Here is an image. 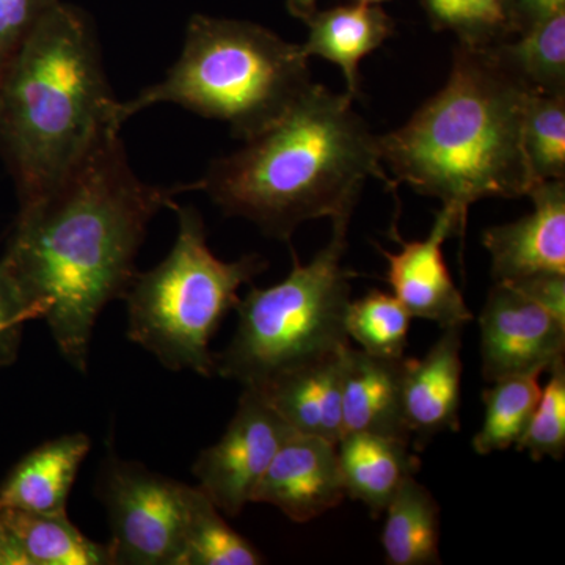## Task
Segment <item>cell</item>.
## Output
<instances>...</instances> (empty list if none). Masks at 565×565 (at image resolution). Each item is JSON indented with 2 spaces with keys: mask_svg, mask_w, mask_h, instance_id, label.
Here are the masks:
<instances>
[{
  "mask_svg": "<svg viewBox=\"0 0 565 565\" xmlns=\"http://www.w3.org/2000/svg\"><path fill=\"white\" fill-rule=\"evenodd\" d=\"M185 191L141 181L109 131L57 188L20 204L0 262L74 370L87 371L99 315L131 286L148 225Z\"/></svg>",
  "mask_w": 565,
  "mask_h": 565,
  "instance_id": "6da1fadb",
  "label": "cell"
},
{
  "mask_svg": "<svg viewBox=\"0 0 565 565\" xmlns=\"http://www.w3.org/2000/svg\"><path fill=\"white\" fill-rule=\"evenodd\" d=\"M348 93L311 84L280 121L215 159L203 191L226 215L243 217L266 236L289 243L305 222L351 223L364 184L386 177L377 136L353 109Z\"/></svg>",
  "mask_w": 565,
  "mask_h": 565,
  "instance_id": "7a4b0ae2",
  "label": "cell"
},
{
  "mask_svg": "<svg viewBox=\"0 0 565 565\" xmlns=\"http://www.w3.org/2000/svg\"><path fill=\"white\" fill-rule=\"evenodd\" d=\"M531 93L486 47L457 44L445 87L399 129L377 136L394 188L440 200L459 217L484 199H519L535 188L523 145Z\"/></svg>",
  "mask_w": 565,
  "mask_h": 565,
  "instance_id": "3957f363",
  "label": "cell"
},
{
  "mask_svg": "<svg viewBox=\"0 0 565 565\" xmlns=\"http://www.w3.org/2000/svg\"><path fill=\"white\" fill-rule=\"evenodd\" d=\"M90 14L58 2L0 84V154L20 204L46 195L104 134L120 131Z\"/></svg>",
  "mask_w": 565,
  "mask_h": 565,
  "instance_id": "277c9868",
  "label": "cell"
},
{
  "mask_svg": "<svg viewBox=\"0 0 565 565\" xmlns=\"http://www.w3.org/2000/svg\"><path fill=\"white\" fill-rule=\"evenodd\" d=\"M308 61L302 44L255 22L193 14L178 62L163 81L118 103L117 121L177 104L228 122L234 137L247 141L280 121L313 84Z\"/></svg>",
  "mask_w": 565,
  "mask_h": 565,
  "instance_id": "5b68a950",
  "label": "cell"
},
{
  "mask_svg": "<svg viewBox=\"0 0 565 565\" xmlns=\"http://www.w3.org/2000/svg\"><path fill=\"white\" fill-rule=\"evenodd\" d=\"M348 223L308 264L296 255L291 273L270 288H252L237 303L232 343L215 359V374L263 388L275 379L340 355L351 344L345 313L355 274L344 266Z\"/></svg>",
  "mask_w": 565,
  "mask_h": 565,
  "instance_id": "8992f818",
  "label": "cell"
},
{
  "mask_svg": "<svg viewBox=\"0 0 565 565\" xmlns=\"http://www.w3.org/2000/svg\"><path fill=\"white\" fill-rule=\"evenodd\" d=\"M178 236L172 252L154 269L137 273L125 294L128 337L172 371L215 374L211 341L223 319L239 303V289L267 269L259 255L218 259L207 245L200 212L172 207Z\"/></svg>",
  "mask_w": 565,
  "mask_h": 565,
  "instance_id": "52a82bcc",
  "label": "cell"
},
{
  "mask_svg": "<svg viewBox=\"0 0 565 565\" xmlns=\"http://www.w3.org/2000/svg\"><path fill=\"white\" fill-rule=\"evenodd\" d=\"M191 486L118 457L106 460L99 494L109 515L111 565H181Z\"/></svg>",
  "mask_w": 565,
  "mask_h": 565,
  "instance_id": "ba28073f",
  "label": "cell"
},
{
  "mask_svg": "<svg viewBox=\"0 0 565 565\" xmlns=\"http://www.w3.org/2000/svg\"><path fill=\"white\" fill-rule=\"evenodd\" d=\"M288 424L255 390L244 388L236 414L217 444L193 465L199 487L223 515L237 516L286 438Z\"/></svg>",
  "mask_w": 565,
  "mask_h": 565,
  "instance_id": "9c48e42d",
  "label": "cell"
},
{
  "mask_svg": "<svg viewBox=\"0 0 565 565\" xmlns=\"http://www.w3.org/2000/svg\"><path fill=\"white\" fill-rule=\"evenodd\" d=\"M487 382L548 373L565 359V318L516 282L494 281L479 318Z\"/></svg>",
  "mask_w": 565,
  "mask_h": 565,
  "instance_id": "30bf717a",
  "label": "cell"
},
{
  "mask_svg": "<svg viewBox=\"0 0 565 565\" xmlns=\"http://www.w3.org/2000/svg\"><path fill=\"white\" fill-rule=\"evenodd\" d=\"M459 234L463 236V230L456 212L441 206L426 239L407 243L397 236L401 252L382 250L388 262L386 280L393 296L407 308L412 318L426 319L441 329L473 321V313L452 280L444 256L446 239Z\"/></svg>",
  "mask_w": 565,
  "mask_h": 565,
  "instance_id": "8fae6325",
  "label": "cell"
},
{
  "mask_svg": "<svg viewBox=\"0 0 565 565\" xmlns=\"http://www.w3.org/2000/svg\"><path fill=\"white\" fill-rule=\"evenodd\" d=\"M344 498L337 445L292 434L256 486L252 503L274 505L291 522L308 523L338 508Z\"/></svg>",
  "mask_w": 565,
  "mask_h": 565,
  "instance_id": "7c38bea8",
  "label": "cell"
},
{
  "mask_svg": "<svg viewBox=\"0 0 565 565\" xmlns=\"http://www.w3.org/2000/svg\"><path fill=\"white\" fill-rule=\"evenodd\" d=\"M527 196L533 200V212L490 226L482 236L494 281L565 275V180L541 182Z\"/></svg>",
  "mask_w": 565,
  "mask_h": 565,
  "instance_id": "4fadbf2b",
  "label": "cell"
},
{
  "mask_svg": "<svg viewBox=\"0 0 565 565\" xmlns=\"http://www.w3.org/2000/svg\"><path fill=\"white\" fill-rule=\"evenodd\" d=\"M460 352L462 327H449L422 360L405 356L404 418L418 449L434 435L460 430L463 371Z\"/></svg>",
  "mask_w": 565,
  "mask_h": 565,
  "instance_id": "5bb4252c",
  "label": "cell"
},
{
  "mask_svg": "<svg viewBox=\"0 0 565 565\" xmlns=\"http://www.w3.org/2000/svg\"><path fill=\"white\" fill-rule=\"evenodd\" d=\"M403 359L349 348L343 362V435L363 433L411 444L403 407Z\"/></svg>",
  "mask_w": 565,
  "mask_h": 565,
  "instance_id": "9a60e30c",
  "label": "cell"
},
{
  "mask_svg": "<svg viewBox=\"0 0 565 565\" xmlns=\"http://www.w3.org/2000/svg\"><path fill=\"white\" fill-rule=\"evenodd\" d=\"M345 351L281 375L255 392L262 394L294 434L311 435L337 445L343 437Z\"/></svg>",
  "mask_w": 565,
  "mask_h": 565,
  "instance_id": "2e32d148",
  "label": "cell"
},
{
  "mask_svg": "<svg viewBox=\"0 0 565 565\" xmlns=\"http://www.w3.org/2000/svg\"><path fill=\"white\" fill-rule=\"evenodd\" d=\"M308 36L302 50L308 57L332 62L343 71L348 95L362 93L360 63L394 35V21L381 6H351L316 10L307 21Z\"/></svg>",
  "mask_w": 565,
  "mask_h": 565,
  "instance_id": "e0dca14e",
  "label": "cell"
},
{
  "mask_svg": "<svg viewBox=\"0 0 565 565\" xmlns=\"http://www.w3.org/2000/svg\"><path fill=\"white\" fill-rule=\"evenodd\" d=\"M90 448V438L77 433L33 449L0 486V509L65 514L71 487Z\"/></svg>",
  "mask_w": 565,
  "mask_h": 565,
  "instance_id": "ac0fdd59",
  "label": "cell"
},
{
  "mask_svg": "<svg viewBox=\"0 0 565 565\" xmlns=\"http://www.w3.org/2000/svg\"><path fill=\"white\" fill-rule=\"evenodd\" d=\"M2 565H111L109 545L96 544L68 514L0 509Z\"/></svg>",
  "mask_w": 565,
  "mask_h": 565,
  "instance_id": "d6986e66",
  "label": "cell"
},
{
  "mask_svg": "<svg viewBox=\"0 0 565 565\" xmlns=\"http://www.w3.org/2000/svg\"><path fill=\"white\" fill-rule=\"evenodd\" d=\"M337 452L345 498L366 505L373 516L384 514L405 479L422 468L411 444L382 435L344 434Z\"/></svg>",
  "mask_w": 565,
  "mask_h": 565,
  "instance_id": "ffe728a7",
  "label": "cell"
},
{
  "mask_svg": "<svg viewBox=\"0 0 565 565\" xmlns=\"http://www.w3.org/2000/svg\"><path fill=\"white\" fill-rule=\"evenodd\" d=\"M384 512L381 542L386 563L441 564L440 505L415 476L405 479Z\"/></svg>",
  "mask_w": 565,
  "mask_h": 565,
  "instance_id": "44dd1931",
  "label": "cell"
},
{
  "mask_svg": "<svg viewBox=\"0 0 565 565\" xmlns=\"http://www.w3.org/2000/svg\"><path fill=\"white\" fill-rule=\"evenodd\" d=\"M486 50L527 92L565 93V10Z\"/></svg>",
  "mask_w": 565,
  "mask_h": 565,
  "instance_id": "7402d4cb",
  "label": "cell"
},
{
  "mask_svg": "<svg viewBox=\"0 0 565 565\" xmlns=\"http://www.w3.org/2000/svg\"><path fill=\"white\" fill-rule=\"evenodd\" d=\"M539 377L541 374L511 375L492 382L482 393L484 422L471 444L478 455H492L519 444L541 397Z\"/></svg>",
  "mask_w": 565,
  "mask_h": 565,
  "instance_id": "603a6c76",
  "label": "cell"
},
{
  "mask_svg": "<svg viewBox=\"0 0 565 565\" xmlns=\"http://www.w3.org/2000/svg\"><path fill=\"white\" fill-rule=\"evenodd\" d=\"M264 557L223 519L199 486L189 492L181 565H259Z\"/></svg>",
  "mask_w": 565,
  "mask_h": 565,
  "instance_id": "cb8c5ba5",
  "label": "cell"
},
{
  "mask_svg": "<svg viewBox=\"0 0 565 565\" xmlns=\"http://www.w3.org/2000/svg\"><path fill=\"white\" fill-rule=\"evenodd\" d=\"M412 315L393 294L370 291L351 300L345 332L362 351L386 359H403L411 332Z\"/></svg>",
  "mask_w": 565,
  "mask_h": 565,
  "instance_id": "d4e9b609",
  "label": "cell"
},
{
  "mask_svg": "<svg viewBox=\"0 0 565 565\" xmlns=\"http://www.w3.org/2000/svg\"><path fill=\"white\" fill-rule=\"evenodd\" d=\"M435 31L455 33L460 44L487 47L515 36L508 0H422Z\"/></svg>",
  "mask_w": 565,
  "mask_h": 565,
  "instance_id": "484cf974",
  "label": "cell"
},
{
  "mask_svg": "<svg viewBox=\"0 0 565 565\" xmlns=\"http://www.w3.org/2000/svg\"><path fill=\"white\" fill-rule=\"evenodd\" d=\"M523 145L535 185L565 180V93H531L523 120Z\"/></svg>",
  "mask_w": 565,
  "mask_h": 565,
  "instance_id": "4316f807",
  "label": "cell"
},
{
  "mask_svg": "<svg viewBox=\"0 0 565 565\" xmlns=\"http://www.w3.org/2000/svg\"><path fill=\"white\" fill-rule=\"evenodd\" d=\"M548 374L533 418L515 445L516 451H526L535 462L545 457L563 460L565 452V360L557 362Z\"/></svg>",
  "mask_w": 565,
  "mask_h": 565,
  "instance_id": "83f0119b",
  "label": "cell"
},
{
  "mask_svg": "<svg viewBox=\"0 0 565 565\" xmlns=\"http://www.w3.org/2000/svg\"><path fill=\"white\" fill-rule=\"evenodd\" d=\"M61 0H0V84L36 25Z\"/></svg>",
  "mask_w": 565,
  "mask_h": 565,
  "instance_id": "f1b7e54d",
  "label": "cell"
},
{
  "mask_svg": "<svg viewBox=\"0 0 565 565\" xmlns=\"http://www.w3.org/2000/svg\"><path fill=\"white\" fill-rule=\"evenodd\" d=\"M43 319V313L25 302L17 282L0 262V367L18 359L25 322Z\"/></svg>",
  "mask_w": 565,
  "mask_h": 565,
  "instance_id": "f546056e",
  "label": "cell"
},
{
  "mask_svg": "<svg viewBox=\"0 0 565 565\" xmlns=\"http://www.w3.org/2000/svg\"><path fill=\"white\" fill-rule=\"evenodd\" d=\"M516 35L565 10V0H508Z\"/></svg>",
  "mask_w": 565,
  "mask_h": 565,
  "instance_id": "4dcf8cb0",
  "label": "cell"
},
{
  "mask_svg": "<svg viewBox=\"0 0 565 565\" xmlns=\"http://www.w3.org/2000/svg\"><path fill=\"white\" fill-rule=\"evenodd\" d=\"M286 7L294 18L307 21L318 10V0H286Z\"/></svg>",
  "mask_w": 565,
  "mask_h": 565,
  "instance_id": "1f68e13d",
  "label": "cell"
},
{
  "mask_svg": "<svg viewBox=\"0 0 565 565\" xmlns=\"http://www.w3.org/2000/svg\"><path fill=\"white\" fill-rule=\"evenodd\" d=\"M355 2L374 3V6H381V3L388 2V0H355Z\"/></svg>",
  "mask_w": 565,
  "mask_h": 565,
  "instance_id": "d6a6232c",
  "label": "cell"
},
{
  "mask_svg": "<svg viewBox=\"0 0 565 565\" xmlns=\"http://www.w3.org/2000/svg\"><path fill=\"white\" fill-rule=\"evenodd\" d=\"M0 565H2V548H0Z\"/></svg>",
  "mask_w": 565,
  "mask_h": 565,
  "instance_id": "836d02e7",
  "label": "cell"
}]
</instances>
